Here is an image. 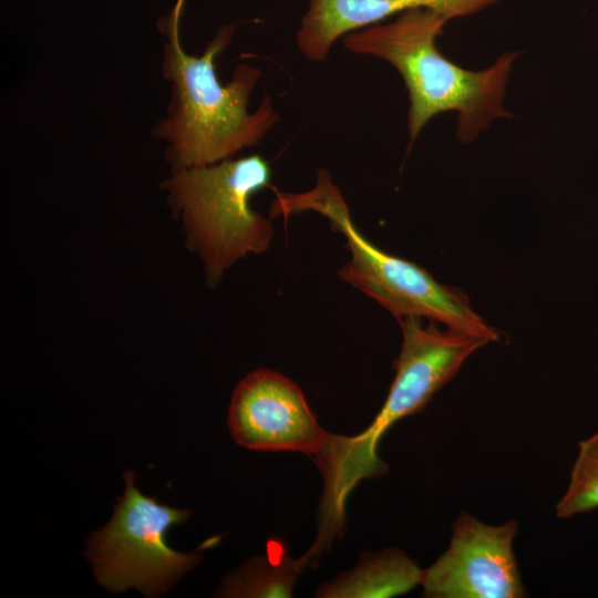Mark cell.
Here are the masks:
<instances>
[{
	"label": "cell",
	"mask_w": 598,
	"mask_h": 598,
	"mask_svg": "<svg viewBox=\"0 0 598 598\" xmlns=\"http://www.w3.org/2000/svg\"><path fill=\"white\" fill-rule=\"evenodd\" d=\"M307 210L326 217L331 228L344 236L351 258L340 269V279L374 299L398 320L415 316L487 342L499 339L498 331L473 310L461 289L440 283L422 267L368 240L324 169L317 173L316 185L310 190L298 194L276 192L270 206L272 217L285 219Z\"/></svg>",
	"instance_id": "obj_4"
},
{
	"label": "cell",
	"mask_w": 598,
	"mask_h": 598,
	"mask_svg": "<svg viewBox=\"0 0 598 598\" xmlns=\"http://www.w3.org/2000/svg\"><path fill=\"white\" fill-rule=\"evenodd\" d=\"M496 0H308L296 43L310 61L328 58L333 43L355 30L386 21L412 9L432 10L447 21L467 17Z\"/></svg>",
	"instance_id": "obj_9"
},
{
	"label": "cell",
	"mask_w": 598,
	"mask_h": 598,
	"mask_svg": "<svg viewBox=\"0 0 598 598\" xmlns=\"http://www.w3.org/2000/svg\"><path fill=\"white\" fill-rule=\"evenodd\" d=\"M125 492L118 497L111 520L93 533L85 556L97 582L114 594L135 587L146 597L167 591L200 560L199 551L216 544L207 539L192 553L171 548L165 535L173 525L183 524L188 509L162 505L156 497L144 496L135 486V474H123Z\"/></svg>",
	"instance_id": "obj_6"
},
{
	"label": "cell",
	"mask_w": 598,
	"mask_h": 598,
	"mask_svg": "<svg viewBox=\"0 0 598 598\" xmlns=\"http://www.w3.org/2000/svg\"><path fill=\"white\" fill-rule=\"evenodd\" d=\"M566 493L556 505L560 518L598 508V432L579 442Z\"/></svg>",
	"instance_id": "obj_12"
},
{
	"label": "cell",
	"mask_w": 598,
	"mask_h": 598,
	"mask_svg": "<svg viewBox=\"0 0 598 598\" xmlns=\"http://www.w3.org/2000/svg\"><path fill=\"white\" fill-rule=\"evenodd\" d=\"M174 168L165 183L169 204L182 217L209 283L217 282L236 260L268 249L272 225L250 206L251 197L270 186L272 169L267 159L254 154Z\"/></svg>",
	"instance_id": "obj_5"
},
{
	"label": "cell",
	"mask_w": 598,
	"mask_h": 598,
	"mask_svg": "<svg viewBox=\"0 0 598 598\" xmlns=\"http://www.w3.org/2000/svg\"><path fill=\"white\" fill-rule=\"evenodd\" d=\"M308 566L307 560L291 557L280 542L269 540L265 556L247 560L227 575L218 590L220 597H291L296 582Z\"/></svg>",
	"instance_id": "obj_11"
},
{
	"label": "cell",
	"mask_w": 598,
	"mask_h": 598,
	"mask_svg": "<svg viewBox=\"0 0 598 598\" xmlns=\"http://www.w3.org/2000/svg\"><path fill=\"white\" fill-rule=\"evenodd\" d=\"M234 440L254 451H289L316 461L332 433L317 421L298 384L283 374L259 369L235 388L228 412Z\"/></svg>",
	"instance_id": "obj_7"
},
{
	"label": "cell",
	"mask_w": 598,
	"mask_h": 598,
	"mask_svg": "<svg viewBox=\"0 0 598 598\" xmlns=\"http://www.w3.org/2000/svg\"><path fill=\"white\" fill-rule=\"evenodd\" d=\"M423 570L398 548L361 553L349 571L322 584L315 596L320 598H390L404 595L421 585Z\"/></svg>",
	"instance_id": "obj_10"
},
{
	"label": "cell",
	"mask_w": 598,
	"mask_h": 598,
	"mask_svg": "<svg viewBox=\"0 0 598 598\" xmlns=\"http://www.w3.org/2000/svg\"><path fill=\"white\" fill-rule=\"evenodd\" d=\"M185 0L158 21L165 38L162 72L171 87L166 115L154 136L166 142L174 167L206 166L257 145L279 121L270 96L249 112L250 95L261 78L258 68L238 65L227 83L219 81L216 59L230 44L234 24L221 25L200 55L188 54L179 39Z\"/></svg>",
	"instance_id": "obj_1"
},
{
	"label": "cell",
	"mask_w": 598,
	"mask_h": 598,
	"mask_svg": "<svg viewBox=\"0 0 598 598\" xmlns=\"http://www.w3.org/2000/svg\"><path fill=\"white\" fill-rule=\"evenodd\" d=\"M423 318L399 319L402 330L400 354L393 363L395 377L389 394L372 423L357 435L332 434L315 463L323 480L318 509L320 534L341 536L346 529V503L365 478L388 472L379 456V444L398 421L422 411L431 398L457 373L464 361L486 340Z\"/></svg>",
	"instance_id": "obj_3"
},
{
	"label": "cell",
	"mask_w": 598,
	"mask_h": 598,
	"mask_svg": "<svg viewBox=\"0 0 598 598\" xmlns=\"http://www.w3.org/2000/svg\"><path fill=\"white\" fill-rule=\"evenodd\" d=\"M446 23L441 14L420 8L342 37L347 50L384 60L403 79L410 101L409 147L441 113L457 114L456 136L463 143L475 140L495 118L511 116L503 102L517 52L503 54L485 70H465L436 47Z\"/></svg>",
	"instance_id": "obj_2"
},
{
	"label": "cell",
	"mask_w": 598,
	"mask_h": 598,
	"mask_svg": "<svg viewBox=\"0 0 598 598\" xmlns=\"http://www.w3.org/2000/svg\"><path fill=\"white\" fill-rule=\"evenodd\" d=\"M518 524L486 525L461 513L452 527L448 548L423 570L427 598H518L526 590L513 542Z\"/></svg>",
	"instance_id": "obj_8"
}]
</instances>
